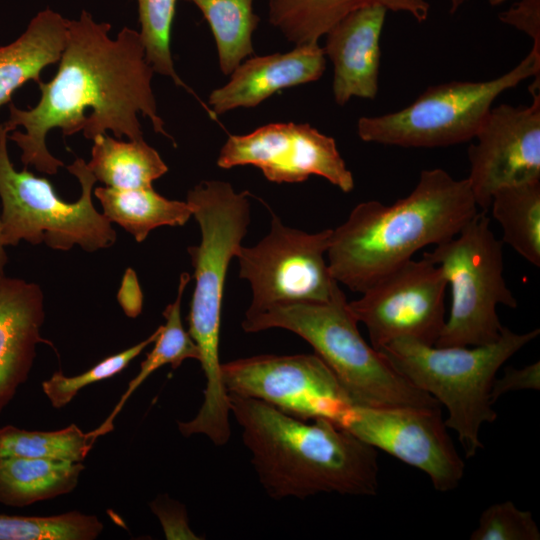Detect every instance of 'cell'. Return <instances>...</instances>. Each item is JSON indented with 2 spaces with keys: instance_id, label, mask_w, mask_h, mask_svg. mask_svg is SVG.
Wrapping results in <instances>:
<instances>
[{
  "instance_id": "obj_1",
  "label": "cell",
  "mask_w": 540,
  "mask_h": 540,
  "mask_svg": "<svg viewBox=\"0 0 540 540\" xmlns=\"http://www.w3.org/2000/svg\"><path fill=\"white\" fill-rule=\"evenodd\" d=\"M111 25L96 22L83 10L68 21L65 48L59 68L49 82L38 83L41 97L32 108L9 103L3 124L8 138L21 149L25 168L55 175L63 162L47 149L46 136L59 128L66 136L82 131L85 138L110 130L129 141L143 139L138 114L149 118L153 129L170 139L157 112L151 80L153 68L146 61L139 32L124 27L111 39Z\"/></svg>"
},
{
  "instance_id": "obj_2",
  "label": "cell",
  "mask_w": 540,
  "mask_h": 540,
  "mask_svg": "<svg viewBox=\"0 0 540 540\" xmlns=\"http://www.w3.org/2000/svg\"><path fill=\"white\" fill-rule=\"evenodd\" d=\"M228 400L269 497L377 494V449L345 428L327 418L299 419L254 398L228 393Z\"/></svg>"
},
{
  "instance_id": "obj_3",
  "label": "cell",
  "mask_w": 540,
  "mask_h": 540,
  "mask_svg": "<svg viewBox=\"0 0 540 540\" xmlns=\"http://www.w3.org/2000/svg\"><path fill=\"white\" fill-rule=\"evenodd\" d=\"M479 212L467 179L423 170L413 190L391 205H356L332 229L327 262L333 277L362 293L420 249L455 237Z\"/></svg>"
},
{
  "instance_id": "obj_4",
  "label": "cell",
  "mask_w": 540,
  "mask_h": 540,
  "mask_svg": "<svg viewBox=\"0 0 540 540\" xmlns=\"http://www.w3.org/2000/svg\"><path fill=\"white\" fill-rule=\"evenodd\" d=\"M248 194L236 192L226 181L204 180L189 190L186 198L201 232L200 243L187 248L195 279L187 331L199 349L206 381L202 405L190 425L210 437L230 431L219 336L226 274L250 223Z\"/></svg>"
},
{
  "instance_id": "obj_5",
  "label": "cell",
  "mask_w": 540,
  "mask_h": 540,
  "mask_svg": "<svg viewBox=\"0 0 540 540\" xmlns=\"http://www.w3.org/2000/svg\"><path fill=\"white\" fill-rule=\"evenodd\" d=\"M358 323L340 289L328 301L273 305L245 316L241 325L247 333L281 328L304 339L334 373L352 405L441 407L436 398L413 386L365 341Z\"/></svg>"
},
{
  "instance_id": "obj_6",
  "label": "cell",
  "mask_w": 540,
  "mask_h": 540,
  "mask_svg": "<svg viewBox=\"0 0 540 540\" xmlns=\"http://www.w3.org/2000/svg\"><path fill=\"white\" fill-rule=\"evenodd\" d=\"M539 333V328L516 333L504 326L499 339L485 345L439 347L398 339L379 352L413 386L446 407L445 425L457 432L465 456L470 458L483 448L482 424L497 419L490 398L496 373Z\"/></svg>"
},
{
  "instance_id": "obj_7",
  "label": "cell",
  "mask_w": 540,
  "mask_h": 540,
  "mask_svg": "<svg viewBox=\"0 0 540 540\" xmlns=\"http://www.w3.org/2000/svg\"><path fill=\"white\" fill-rule=\"evenodd\" d=\"M10 130L0 124V235L4 247L20 241L45 243L54 250L68 251L78 245L92 253L116 242L111 222L92 201L97 181L87 163L77 158L67 170L80 183L81 195L75 202L62 200L51 182L26 168L15 169L10 160L7 139Z\"/></svg>"
},
{
  "instance_id": "obj_8",
  "label": "cell",
  "mask_w": 540,
  "mask_h": 540,
  "mask_svg": "<svg viewBox=\"0 0 540 540\" xmlns=\"http://www.w3.org/2000/svg\"><path fill=\"white\" fill-rule=\"evenodd\" d=\"M533 77L540 88V53L527 56L506 73L486 81H451L429 86L408 106L379 116L361 117L358 136L365 142L414 148L443 147L474 139L494 101Z\"/></svg>"
},
{
  "instance_id": "obj_9",
  "label": "cell",
  "mask_w": 540,
  "mask_h": 540,
  "mask_svg": "<svg viewBox=\"0 0 540 540\" xmlns=\"http://www.w3.org/2000/svg\"><path fill=\"white\" fill-rule=\"evenodd\" d=\"M423 258L443 270L451 288L448 318L435 346H478L499 339L503 325L498 305L517 308L504 278L503 242L496 238L487 212L479 211L453 238Z\"/></svg>"
},
{
  "instance_id": "obj_10",
  "label": "cell",
  "mask_w": 540,
  "mask_h": 540,
  "mask_svg": "<svg viewBox=\"0 0 540 540\" xmlns=\"http://www.w3.org/2000/svg\"><path fill=\"white\" fill-rule=\"evenodd\" d=\"M331 234L286 226L272 213L268 234L253 246L241 245L235 256L239 277L252 291L245 316L280 303L330 300L341 289L325 258Z\"/></svg>"
},
{
  "instance_id": "obj_11",
  "label": "cell",
  "mask_w": 540,
  "mask_h": 540,
  "mask_svg": "<svg viewBox=\"0 0 540 540\" xmlns=\"http://www.w3.org/2000/svg\"><path fill=\"white\" fill-rule=\"evenodd\" d=\"M447 286L440 266L410 259L348 304L377 351L398 339L435 345L446 321Z\"/></svg>"
},
{
  "instance_id": "obj_12",
  "label": "cell",
  "mask_w": 540,
  "mask_h": 540,
  "mask_svg": "<svg viewBox=\"0 0 540 540\" xmlns=\"http://www.w3.org/2000/svg\"><path fill=\"white\" fill-rule=\"evenodd\" d=\"M227 391L261 400L303 420L327 418L338 425L351 404L338 379L313 354H263L221 363Z\"/></svg>"
},
{
  "instance_id": "obj_13",
  "label": "cell",
  "mask_w": 540,
  "mask_h": 540,
  "mask_svg": "<svg viewBox=\"0 0 540 540\" xmlns=\"http://www.w3.org/2000/svg\"><path fill=\"white\" fill-rule=\"evenodd\" d=\"M338 425L375 449L423 471L437 491L457 488L464 476L465 464L447 432L441 407L351 405Z\"/></svg>"
},
{
  "instance_id": "obj_14",
  "label": "cell",
  "mask_w": 540,
  "mask_h": 540,
  "mask_svg": "<svg viewBox=\"0 0 540 540\" xmlns=\"http://www.w3.org/2000/svg\"><path fill=\"white\" fill-rule=\"evenodd\" d=\"M217 165L224 169L252 165L275 183H299L316 175L345 193L354 189L352 172L334 138L307 123H271L246 135H230Z\"/></svg>"
},
{
  "instance_id": "obj_15",
  "label": "cell",
  "mask_w": 540,
  "mask_h": 540,
  "mask_svg": "<svg viewBox=\"0 0 540 540\" xmlns=\"http://www.w3.org/2000/svg\"><path fill=\"white\" fill-rule=\"evenodd\" d=\"M527 106L492 107L468 148L466 178L480 211L502 187L540 180V91Z\"/></svg>"
},
{
  "instance_id": "obj_16",
  "label": "cell",
  "mask_w": 540,
  "mask_h": 540,
  "mask_svg": "<svg viewBox=\"0 0 540 540\" xmlns=\"http://www.w3.org/2000/svg\"><path fill=\"white\" fill-rule=\"evenodd\" d=\"M388 10L382 5L358 8L325 34V56L333 64L332 90L343 106L352 97L374 99L378 93L380 38Z\"/></svg>"
},
{
  "instance_id": "obj_17",
  "label": "cell",
  "mask_w": 540,
  "mask_h": 540,
  "mask_svg": "<svg viewBox=\"0 0 540 540\" xmlns=\"http://www.w3.org/2000/svg\"><path fill=\"white\" fill-rule=\"evenodd\" d=\"M45 320L40 286L21 278L0 276V413L29 377Z\"/></svg>"
},
{
  "instance_id": "obj_18",
  "label": "cell",
  "mask_w": 540,
  "mask_h": 540,
  "mask_svg": "<svg viewBox=\"0 0 540 540\" xmlns=\"http://www.w3.org/2000/svg\"><path fill=\"white\" fill-rule=\"evenodd\" d=\"M325 68L326 56L318 43L252 57L236 67L227 84L211 92L209 113L217 116L235 108L256 107L281 89L318 80Z\"/></svg>"
},
{
  "instance_id": "obj_19",
  "label": "cell",
  "mask_w": 540,
  "mask_h": 540,
  "mask_svg": "<svg viewBox=\"0 0 540 540\" xmlns=\"http://www.w3.org/2000/svg\"><path fill=\"white\" fill-rule=\"evenodd\" d=\"M68 19L47 8L40 11L14 42L0 47V108L29 80L58 62L65 48Z\"/></svg>"
},
{
  "instance_id": "obj_20",
  "label": "cell",
  "mask_w": 540,
  "mask_h": 540,
  "mask_svg": "<svg viewBox=\"0 0 540 540\" xmlns=\"http://www.w3.org/2000/svg\"><path fill=\"white\" fill-rule=\"evenodd\" d=\"M375 4L418 22L427 19L430 9L428 0H268V20L296 46L314 44L348 13Z\"/></svg>"
},
{
  "instance_id": "obj_21",
  "label": "cell",
  "mask_w": 540,
  "mask_h": 540,
  "mask_svg": "<svg viewBox=\"0 0 540 540\" xmlns=\"http://www.w3.org/2000/svg\"><path fill=\"white\" fill-rule=\"evenodd\" d=\"M82 462L9 457L0 459V503L24 507L72 492Z\"/></svg>"
},
{
  "instance_id": "obj_22",
  "label": "cell",
  "mask_w": 540,
  "mask_h": 540,
  "mask_svg": "<svg viewBox=\"0 0 540 540\" xmlns=\"http://www.w3.org/2000/svg\"><path fill=\"white\" fill-rule=\"evenodd\" d=\"M94 195L104 216L126 230L138 243L143 242L155 228L183 226L192 217L191 207L186 201L170 200L153 187L126 190L97 187Z\"/></svg>"
},
{
  "instance_id": "obj_23",
  "label": "cell",
  "mask_w": 540,
  "mask_h": 540,
  "mask_svg": "<svg viewBox=\"0 0 540 540\" xmlns=\"http://www.w3.org/2000/svg\"><path fill=\"white\" fill-rule=\"evenodd\" d=\"M88 168L107 187L152 188V182L167 173L159 153L144 139L123 142L101 134L93 139Z\"/></svg>"
},
{
  "instance_id": "obj_24",
  "label": "cell",
  "mask_w": 540,
  "mask_h": 540,
  "mask_svg": "<svg viewBox=\"0 0 540 540\" xmlns=\"http://www.w3.org/2000/svg\"><path fill=\"white\" fill-rule=\"evenodd\" d=\"M190 278L191 276L187 272L180 275L177 296L163 311L166 322L160 326V332L154 341L153 349L141 362L138 374L129 382L126 391L109 416L100 426L88 432L95 440L113 430L114 419L128 398L154 371L166 364H169L172 369H177L187 359L200 360L199 349L188 331L185 330L181 319L182 298Z\"/></svg>"
},
{
  "instance_id": "obj_25",
  "label": "cell",
  "mask_w": 540,
  "mask_h": 540,
  "mask_svg": "<svg viewBox=\"0 0 540 540\" xmlns=\"http://www.w3.org/2000/svg\"><path fill=\"white\" fill-rule=\"evenodd\" d=\"M501 241L535 267L540 266V180L502 187L491 199Z\"/></svg>"
},
{
  "instance_id": "obj_26",
  "label": "cell",
  "mask_w": 540,
  "mask_h": 540,
  "mask_svg": "<svg viewBox=\"0 0 540 540\" xmlns=\"http://www.w3.org/2000/svg\"><path fill=\"white\" fill-rule=\"evenodd\" d=\"M203 14L212 31L220 70L230 75L246 57L254 54L252 35L260 18L253 0H185Z\"/></svg>"
},
{
  "instance_id": "obj_27",
  "label": "cell",
  "mask_w": 540,
  "mask_h": 540,
  "mask_svg": "<svg viewBox=\"0 0 540 540\" xmlns=\"http://www.w3.org/2000/svg\"><path fill=\"white\" fill-rule=\"evenodd\" d=\"M96 440L76 424L56 431L0 428V459L9 457L82 462Z\"/></svg>"
},
{
  "instance_id": "obj_28",
  "label": "cell",
  "mask_w": 540,
  "mask_h": 540,
  "mask_svg": "<svg viewBox=\"0 0 540 540\" xmlns=\"http://www.w3.org/2000/svg\"><path fill=\"white\" fill-rule=\"evenodd\" d=\"M102 530L96 516L79 511L53 516L0 514V540H94Z\"/></svg>"
},
{
  "instance_id": "obj_29",
  "label": "cell",
  "mask_w": 540,
  "mask_h": 540,
  "mask_svg": "<svg viewBox=\"0 0 540 540\" xmlns=\"http://www.w3.org/2000/svg\"><path fill=\"white\" fill-rule=\"evenodd\" d=\"M137 3L146 61L154 72L190 90L175 71L170 49L177 0H137Z\"/></svg>"
},
{
  "instance_id": "obj_30",
  "label": "cell",
  "mask_w": 540,
  "mask_h": 540,
  "mask_svg": "<svg viewBox=\"0 0 540 540\" xmlns=\"http://www.w3.org/2000/svg\"><path fill=\"white\" fill-rule=\"evenodd\" d=\"M160 332V326L145 340L106 357L84 373L65 376L61 370L42 382V390L51 405L60 409L72 401L78 392L93 383L111 378L124 370L148 345L154 343Z\"/></svg>"
},
{
  "instance_id": "obj_31",
  "label": "cell",
  "mask_w": 540,
  "mask_h": 540,
  "mask_svg": "<svg viewBox=\"0 0 540 540\" xmlns=\"http://www.w3.org/2000/svg\"><path fill=\"white\" fill-rule=\"evenodd\" d=\"M471 540H539L540 531L530 511L520 510L512 501L486 508Z\"/></svg>"
},
{
  "instance_id": "obj_32",
  "label": "cell",
  "mask_w": 540,
  "mask_h": 540,
  "mask_svg": "<svg viewBox=\"0 0 540 540\" xmlns=\"http://www.w3.org/2000/svg\"><path fill=\"white\" fill-rule=\"evenodd\" d=\"M167 539H200L189 527L184 507L168 497H159L151 503Z\"/></svg>"
},
{
  "instance_id": "obj_33",
  "label": "cell",
  "mask_w": 540,
  "mask_h": 540,
  "mask_svg": "<svg viewBox=\"0 0 540 540\" xmlns=\"http://www.w3.org/2000/svg\"><path fill=\"white\" fill-rule=\"evenodd\" d=\"M499 18L527 34L533 41L531 49L540 53V0H519L502 12Z\"/></svg>"
},
{
  "instance_id": "obj_34",
  "label": "cell",
  "mask_w": 540,
  "mask_h": 540,
  "mask_svg": "<svg viewBox=\"0 0 540 540\" xmlns=\"http://www.w3.org/2000/svg\"><path fill=\"white\" fill-rule=\"evenodd\" d=\"M540 389V362L522 368L507 367L502 377L493 380L490 398L494 404L508 392Z\"/></svg>"
},
{
  "instance_id": "obj_35",
  "label": "cell",
  "mask_w": 540,
  "mask_h": 540,
  "mask_svg": "<svg viewBox=\"0 0 540 540\" xmlns=\"http://www.w3.org/2000/svg\"><path fill=\"white\" fill-rule=\"evenodd\" d=\"M118 301L128 317H137L142 310V292L133 269H127L123 276Z\"/></svg>"
},
{
  "instance_id": "obj_36",
  "label": "cell",
  "mask_w": 540,
  "mask_h": 540,
  "mask_svg": "<svg viewBox=\"0 0 540 540\" xmlns=\"http://www.w3.org/2000/svg\"><path fill=\"white\" fill-rule=\"evenodd\" d=\"M8 263V256L5 250V247L3 246L1 242V235H0V276L5 275V267Z\"/></svg>"
},
{
  "instance_id": "obj_37",
  "label": "cell",
  "mask_w": 540,
  "mask_h": 540,
  "mask_svg": "<svg viewBox=\"0 0 540 540\" xmlns=\"http://www.w3.org/2000/svg\"><path fill=\"white\" fill-rule=\"evenodd\" d=\"M467 0H449L450 12H456Z\"/></svg>"
},
{
  "instance_id": "obj_38",
  "label": "cell",
  "mask_w": 540,
  "mask_h": 540,
  "mask_svg": "<svg viewBox=\"0 0 540 540\" xmlns=\"http://www.w3.org/2000/svg\"><path fill=\"white\" fill-rule=\"evenodd\" d=\"M491 6H499L509 0H487Z\"/></svg>"
}]
</instances>
